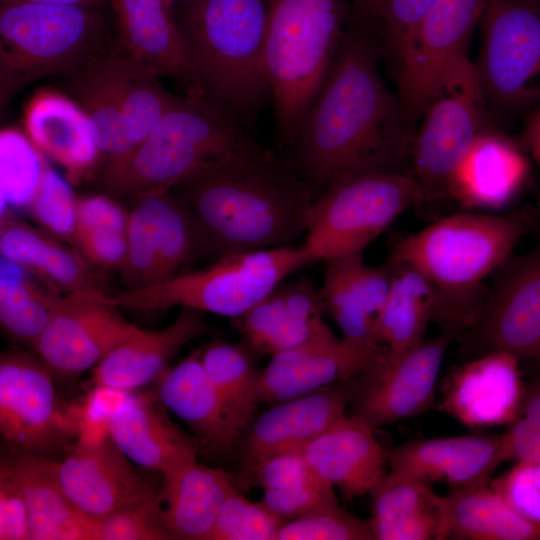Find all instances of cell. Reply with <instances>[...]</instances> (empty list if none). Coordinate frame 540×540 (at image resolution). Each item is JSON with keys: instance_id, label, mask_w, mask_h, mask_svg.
<instances>
[{"instance_id": "obj_5", "label": "cell", "mask_w": 540, "mask_h": 540, "mask_svg": "<svg viewBox=\"0 0 540 540\" xmlns=\"http://www.w3.org/2000/svg\"><path fill=\"white\" fill-rule=\"evenodd\" d=\"M256 144L206 96H178L144 141L106 162L101 183L114 196L136 199L171 191Z\"/></svg>"}, {"instance_id": "obj_15", "label": "cell", "mask_w": 540, "mask_h": 540, "mask_svg": "<svg viewBox=\"0 0 540 540\" xmlns=\"http://www.w3.org/2000/svg\"><path fill=\"white\" fill-rule=\"evenodd\" d=\"M138 327L95 293L60 296L36 352L52 376L69 380L95 367Z\"/></svg>"}, {"instance_id": "obj_60", "label": "cell", "mask_w": 540, "mask_h": 540, "mask_svg": "<svg viewBox=\"0 0 540 540\" xmlns=\"http://www.w3.org/2000/svg\"><path fill=\"white\" fill-rule=\"evenodd\" d=\"M167 1H168L169 3H171V4H174V2L177 1V0H167ZM187 1H188V0H187Z\"/></svg>"}, {"instance_id": "obj_41", "label": "cell", "mask_w": 540, "mask_h": 540, "mask_svg": "<svg viewBox=\"0 0 540 540\" xmlns=\"http://www.w3.org/2000/svg\"><path fill=\"white\" fill-rule=\"evenodd\" d=\"M47 163L27 135L8 128L0 133L1 212L27 208Z\"/></svg>"}, {"instance_id": "obj_27", "label": "cell", "mask_w": 540, "mask_h": 540, "mask_svg": "<svg viewBox=\"0 0 540 540\" xmlns=\"http://www.w3.org/2000/svg\"><path fill=\"white\" fill-rule=\"evenodd\" d=\"M201 349L160 376L159 397L163 405L184 421L196 441L210 453L227 455L243 434L208 377Z\"/></svg>"}, {"instance_id": "obj_26", "label": "cell", "mask_w": 540, "mask_h": 540, "mask_svg": "<svg viewBox=\"0 0 540 540\" xmlns=\"http://www.w3.org/2000/svg\"><path fill=\"white\" fill-rule=\"evenodd\" d=\"M325 262L319 289L324 313L336 322L343 337L378 342L374 327L390 287L391 264L370 266L364 261V251Z\"/></svg>"}, {"instance_id": "obj_9", "label": "cell", "mask_w": 540, "mask_h": 540, "mask_svg": "<svg viewBox=\"0 0 540 540\" xmlns=\"http://www.w3.org/2000/svg\"><path fill=\"white\" fill-rule=\"evenodd\" d=\"M425 202L410 170L340 178L314 200L304 244L316 261L364 251L400 214Z\"/></svg>"}, {"instance_id": "obj_39", "label": "cell", "mask_w": 540, "mask_h": 540, "mask_svg": "<svg viewBox=\"0 0 540 540\" xmlns=\"http://www.w3.org/2000/svg\"><path fill=\"white\" fill-rule=\"evenodd\" d=\"M5 259L0 276V325L11 340L36 351L55 310L59 295L45 293Z\"/></svg>"}, {"instance_id": "obj_24", "label": "cell", "mask_w": 540, "mask_h": 540, "mask_svg": "<svg viewBox=\"0 0 540 540\" xmlns=\"http://www.w3.org/2000/svg\"><path fill=\"white\" fill-rule=\"evenodd\" d=\"M323 313L319 290L302 277L280 283L234 320L253 354L273 356L328 329Z\"/></svg>"}, {"instance_id": "obj_17", "label": "cell", "mask_w": 540, "mask_h": 540, "mask_svg": "<svg viewBox=\"0 0 540 540\" xmlns=\"http://www.w3.org/2000/svg\"><path fill=\"white\" fill-rule=\"evenodd\" d=\"M58 475L71 502L92 519L157 493L107 434L73 444Z\"/></svg>"}, {"instance_id": "obj_48", "label": "cell", "mask_w": 540, "mask_h": 540, "mask_svg": "<svg viewBox=\"0 0 540 540\" xmlns=\"http://www.w3.org/2000/svg\"><path fill=\"white\" fill-rule=\"evenodd\" d=\"M518 513L540 524V461L519 460L504 474L490 481Z\"/></svg>"}, {"instance_id": "obj_36", "label": "cell", "mask_w": 540, "mask_h": 540, "mask_svg": "<svg viewBox=\"0 0 540 540\" xmlns=\"http://www.w3.org/2000/svg\"><path fill=\"white\" fill-rule=\"evenodd\" d=\"M369 495L373 540L437 539L439 495L432 484L389 471Z\"/></svg>"}, {"instance_id": "obj_20", "label": "cell", "mask_w": 540, "mask_h": 540, "mask_svg": "<svg viewBox=\"0 0 540 540\" xmlns=\"http://www.w3.org/2000/svg\"><path fill=\"white\" fill-rule=\"evenodd\" d=\"M507 261L475 326L487 351L540 362V247Z\"/></svg>"}, {"instance_id": "obj_19", "label": "cell", "mask_w": 540, "mask_h": 540, "mask_svg": "<svg viewBox=\"0 0 540 540\" xmlns=\"http://www.w3.org/2000/svg\"><path fill=\"white\" fill-rule=\"evenodd\" d=\"M117 36L113 46L157 74L183 95L206 96L187 52L173 4L167 0H111Z\"/></svg>"}, {"instance_id": "obj_47", "label": "cell", "mask_w": 540, "mask_h": 540, "mask_svg": "<svg viewBox=\"0 0 540 540\" xmlns=\"http://www.w3.org/2000/svg\"><path fill=\"white\" fill-rule=\"evenodd\" d=\"M437 0H389L380 31L381 59L395 78L407 42Z\"/></svg>"}, {"instance_id": "obj_38", "label": "cell", "mask_w": 540, "mask_h": 540, "mask_svg": "<svg viewBox=\"0 0 540 540\" xmlns=\"http://www.w3.org/2000/svg\"><path fill=\"white\" fill-rule=\"evenodd\" d=\"M245 345L212 341L201 350L202 365L231 418L243 433L255 417L259 372Z\"/></svg>"}, {"instance_id": "obj_50", "label": "cell", "mask_w": 540, "mask_h": 540, "mask_svg": "<svg viewBox=\"0 0 540 540\" xmlns=\"http://www.w3.org/2000/svg\"><path fill=\"white\" fill-rule=\"evenodd\" d=\"M73 244L91 265L122 270L127 256V232L77 225Z\"/></svg>"}, {"instance_id": "obj_16", "label": "cell", "mask_w": 540, "mask_h": 540, "mask_svg": "<svg viewBox=\"0 0 540 540\" xmlns=\"http://www.w3.org/2000/svg\"><path fill=\"white\" fill-rule=\"evenodd\" d=\"M385 346L373 341L337 338L330 328L309 341L272 356L259 372V403L282 402L366 370Z\"/></svg>"}, {"instance_id": "obj_37", "label": "cell", "mask_w": 540, "mask_h": 540, "mask_svg": "<svg viewBox=\"0 0 540 540\" xmlns=\"http://www.w3.org/2000/svg\"><path fill=\"white\" fill-rule=\"evenodd\" d=\"M389 263L392 266V279L375 321L374 336L388 350L403 352L424 340L429 322H437L440 295L435 286L416 269Z\"/></svg>"}, {"instance_id": "obj_51", "label": "cell", "mask_w": 540, "mask_h": 540, "mask_svg": "<svg viewBox=\"0 0 540 540\" xmlns=\"http://www.w3.org/2000/svg\"><path fill=\"white\" fill-rule=\"evenodd\" d=\"M317 478L301 452L288 450L264 459L251 473L246 486L263 490L283 489Z\"/></svg>"}, {"instance_id": "obj_21", "label": "cell", "mask_w": 540, "mask_h": 540, "mask_svg": "<svg viewBox=\"0 0 540 540\" xmlns=\"http://www.w3.org/2000/svg\"><path fill=\"white\" fill-rule=\"evenodd\" d=\"M348 392L325 387L279 402L247 427L242 446L239 484L243 487L253 470L267 457L302 448L346 416Z\"/></svg>"}, {"instance_id": "obj_34", "label": "cell", "mask_w": 540, "mask_h": 540, "mask_svg": "<svg viewBox=\"0 0 540 540\" xmlns=\"http://www.w3.org/2000/svg\"><path fill=\"white\" fill-rule=\"evenodd\" d=\"M235 488L228 473L196 459L163 477L164 519L172 539L209 540L219 509Z\"/></svg>"}, {"instance_id": "obj_52", "label": "cell", "mask_w": 540, "mask_h": 540, "mask_svg": "<svg viewBox=\"0 0 540 540\" xmlns=\"http://www.w3.org/2000/svg\"><path fill=\"white\" fill-rule=\"evenodd\" d=\"M0 540H29L25 496L14 472L3 459L0 465Z\"/></svg>"}, {"instance_id": "obj_25", "label": "cell", "mask_w": 540, "mask_h": 540, "mask_svg": "<svg viewBox=\"0 0 540 540\" xmlns=\"http://www.w3.org/2000/svg\"><path fill=\"white\" fill-rule=\"evenodd\" d=\"M209 331L204 312L181 308L169 326L159 330L138 328L115 347L94 367L91 384L113 391L139 388L161 376L181 348Z\"/></svg>"}, {"instance_id": "obj_28", "label": "cell", "mask_w": 540, "mask_h": 540, "mask_svg": "<svg viewBox=\"0 0 540 540\" xmlns=\"http://www.w3.org/2000/svg\"><path fill=\"white\" fill-rule=\"evenodd\" d=\"M24 126L31 142L66 170L67 180L79 182L96 166L101 153L93 127L71 97L37 93L25 109Z\"/></svg>"}, {"instance_id": "obj_49", "label": "cell", "mask_w": 540, "mask_h": 540, "mask_svg": "<svg viewBox=\"0 0 540 540\" xmlns=\"http://www.w3.org/2000/svg\"><path fill=\"white\" fill-rule=\"evenodd\" d=\"M262 502L285 521L338 504L334 487L319 478L275 490H263Z\"/></svg>"}, {"instance_id": "obj_6", "label": "cell", "mask_w": 540, "mask_h": 540, "mask_svg": "<svg viewBox=\"0 0 540 540\" xmlns=\"http://www.w3.org/2000/svg\"><path fill=\"white\" fill-rule=\"evenodd\" d=\"M352 19L345 0H267L264 67L281 148L323 87Z\"/></svg>"}, {"instance_id": "obj_54", "label": "cell", "mask_w": 540, "mask_h": 540, "mask_svg": "<svg viewBox=\"0 0 540 540\" xmlns=\"http://www.w3.org/2000/svg\"><path fill=\"white\" fill-rule=\"evenodd\" d=\"M540 461V431L516 419L504 432L502 461Z\"/></svg>"}, {"instance_id": "obj_8", "label": "cell", "mask_w": 540, "mask_h": 540, "mask_svg": "<svg viewBox=\"0 0 540 540\" xmlns=\"http://www.w3.org/2000/svg\"><path fill=\"white\" fill-rule=\"evenodd\" d=\"M313 262L316 259L305 244L230 254L160 282L96 295L118 308L148 312L180 306L234 319Z\"/></svg>"}, {"instance_id": "obj_44", "label": "cell", "mask_w": 540, "mask_h": 540, "mask_svg": "<svg viewBox=\"0 0 540 540\" xmlns=\"http://www.w3.org/2000/svg\"><path fill=\"white\" fill-rule=\"evenodd\" d=\"M161 492L94 520L95 540L172 539L164 519Z\"/></svg>"}, {"instance_id": "obj_30", "label": "cell", "mask_w": 540, "mask_h": 540, "mask_svg": "<svg viewBox=\"0 0 540 540\" xmlns=\"http://www.w3.org/2000/svg\"><path fill=\"white\" fill-rule=\"evenodd\" d=\"M107 435L134 464L165 477L196 459L197 441L150 404L126 396L111 411Z\"/></svg>"}, {"instance_id": "obj_2", "label": "cell", "mask_w": 540, "mask_h": 540, "mask_svg": "<svg viewBox=\"0 0 540 540\" xmlns=\"http://www.w3.org/2000/svg\"><path fill=\"white\" fill-rule=\"evenodd\" d=\"M172 190L216 259L291 246L307 232L315 200L290 161L259 144Z\"/></svg>"}, {"instance_id": "obj_57", "label": "cell", "mask_w": 540, "mask_h": 540, "mask_svg": "<svg viewBox=\"0 0 540 540\" xmlns=\"http://www.w3.org/2000/svg\"><path fill=\"white\" fill-rule=\"evenodd\" d=\"M523 144L540 168V105L527 120L523 131Z\"/></svg>"}, {"instance_id": "obj_46", "label": "cell", "mask_w": 540, "mask_h": 540, "mask_svg": "<svg viewBox=\"0 0 540 540\" xmlns=\"http://www.w3.org/2000/svg\"><path fill=\"white\" fill-rule=\"evenodd\" d=\"M275 540H373V535L369 520L336 504L286 521Z\"/></svg>"}, {"instance_id": "obj_18", "label": "cell", "mask_w": 540, "mask_h": 540, "mask_svg": "<svg viewBox=\"0 0 540 540\" xmlns=\"http://www.w3.org/2000/svg\"><path fill=\"white\" fill-rule=\"evenodd\" d=\"M519 359L491 350L457 367L442 382V409L470 428L510 426L525 393Z\"/></svg>"}, {"instance_id": "obj_29", "label": "cell", "mask_w": 540, "mask_h": 540, "mask_svg": "<svg viewBox=\"0 0 540 540\" xmlns=\"http://www.w3.org/2000/svg\"><path fill=\"white\" fill-rule=\"evenodd\" d=\"M1 459L22 487L29 540H95L94 520L83 514L62 488L59 461L15 447Z\"/></svg>"}, {"instance_id": "obj_22", "label": "cell", "mask_w": 540, "mask_h": 540, "mask_svg": "<svg viewBox=\"0 0 540 540\" xmlns=\"http://www.w3.org/2000/svg\"><path fill=\"white\" fill-rule=\"evenodd\" d=\"M503 441L504 433L415 439L387 451V462L390 471L458 489L489 479L503 462Z\"/></svg>"}, {"instance_id": "obj_32", "label": "cell", "mask_w": 540, "mask_h": 540, "mask_svg": "<svg viewBox=\"0 0 540 540\" xmlns=\"http://www.w3.org/2000/svg\"><path fill=\"white\" fill-rule=\"evenodd\" d=\"M0 252L3 259L35 273L53 289L68 293H103L108 290L89 263L59 239L1 212Z\"/></svg>"}, {"instance_id": "obj_53", "label": "cell", "mask_w": 540, "mask_h": 540, "mask_svg": "<svg viewBox=\"0 0 540 540\" xmlns=\"http://www.w3.org/2000/svg\"><path fill=\"white\" fill-rule=\"evenodd\" d=\"M128 219L129 214L108 196L90 195L77 200L76 226L127 232Z\"/></svg>"}, {"instance_id": "obj_14", "label": "cell", "mask_w": 540, "mask_h": 540, "mask_svg": "<svg viewBox=\"0 0 540 540\" xmlns=\"http://www.w3.org/2000/svg\"><path fill=\"white\" fill-rule=\"evenodd\" d=\"M452 337L442 332L403 352L385 346L355 376L360 385L352 397L353 415L376 428L428 410L435 401L438 375Z\"/></svg>"}, {"instance_id": "obj_13", "label": "cell", "mask_w": 540, "mask_h": 540, "mask_svg": "<svg viewBox=\"0 0 540 540\" xmlns=\"http://www.w3.org/2000/svg\"><path fill=\"white\" fill-rule=\"evenodd\" d=\"M489 0H437L409 38L395 80L408 125L422 118L466 45Z\"/></svg>"}, {"instance_id": "obj_56", "label": "cell", "mask_w": 540, "mask_h": 540, "mask_svg": "<svg viewBox=\"0 0 540 540\" xmlns=\"http://www.w3.org/2000/svg\"><path fill=\"white\" fill-rule=\"evenodd\" d=\"M531 427L540 430V378L525 387L518 417Z\"/></svg>"}, {"instance_id": "obj_33", "label": "cell", "mask_w": 540, "mask_h": 540, "mask_svg": "<svg viewBox=\"0 0 540 540\" xmlns=\"http://www.w3.org/2000/svg\"><path fill=\"white\" fill-rule=\"evenodd\" d=\"M436 540H540V524L518 513L489 479L439 495Z\"/></svg>"}, {"instance_id": "obj_61", "label": "cell", "mask_w": 540, "mask_h": 540, "mask_svg": "<svg viewBox=\"0 0 540 540\" xmlns=\"http://www.w3.org/2000/svg\"><path fill=\"white\" fill-rule=\"evenodd\" d=\"M540 247V246H539Z\"/></svg>"}, {"instance_id": "obj_55", "label": "cell", "mask_w": 540, "mask_h": 540, "mask_svg": "<svg viewBox=\"0 0 540 540\" xmlns=\"http://www.w3.org/2000/svg\"><path fill=\"white\" fill-rule=\"evenodd\" d=\"M389 0H353L352 22L365 28L380 39L385 8Z\"/></svg>"}, {"instance_id": "obj_4", "label": "cell", "mask_w": 540, "mask_h": 540, "mask_svg": "<svg viewBox=\"0 0 540 540\" xmlns=\"http://www.w3.org/2000/svg\"><path fill=\"white\" fill-rule=\"evenodd\" d=\"M266 23L267 0H188L178 21L206 97L244 129L272 101Z\"/></svg>"}, {"instance_id": "obj_23", "label": "cell", "mask_w": 540, "mask_h": 540, "mask_svg": "<svg viewBox=\"0 0 540 540\" xmlns=\"http://www.w3.org/2000/svg\"><path fill=\"white\" fill-rule=\"evenodd\" d=\"M374 429L354 415L345 416L298 450L317 478L348 499L360 497L386 475L387 451Z\"/></svg>"}, {"instance_id": "obj_7", "label": "cell", "mask_w": 540, "mask_h": 540, "mask_svg": "<svg viewBox=\"0 0 540 540\" xmlns=\"http://www.w3.org/2000/svg\"><path fill=\"white\" fill-rule=\"evenodd\" d=\"M95 8L0 1V108L31 83L65 76L103 50Z\"/></svg>"}, {"instance_id": "obj_1", "label": "cell", "mask_w": 540, "mask_h": 540, "mask_svg": "<svg viewBox=\"0 0 540 540\" xmlns=\"http://www.w3.org/2000/svg\"><path fill=\"white\" fill-rule=\"evenodd\" d=\"M377 35L353 22L332 69L302 119L286 157L315 199L334 181L361 173L408 171L415 130L383 82Z\"/></svg>"}, {"instance_id": "obj_59", "label": "cell", "mask_w": 540, "mask_h": 540, "mask_svg": "<svg viewBox=\"0 0 540 540\" xmlns=\"http://www.w3.org/2000/svg\"><path fill=\"white\" fill-rule=\"evenodd\" d=\"M540 13V0H514Z\"/></svg>"}, {"instance_id": "obj_42", "label": "cell", "mask_w": 540, "mask_h": 540, "mask_svg": "<svg viewBox=\"0 0 540 540\" xmlns=\"http://www.w3.org/2000/svg\"><path fill=\"white\" fill-rule=\"evenodd\" d=\"M169 191L144 195L129 213L127 256L122 268L126 288L152 282L157 257L159 223Z\"/></svg>"}, {"instance_id": "obj_58", "label": "cell", "mask_w": 540, "mask_h": 540, "mask_svg": "<svg viewBox=\"0 0 540 540\" xmlns=\"http://www.w3.org/2000/svg\"><path fill=\"white\" fill-rule=\"evenodd\" d=\"M0 1H20V2L77 5V6L89 7V8H95V9L107 3H111V0H0Z\"/></svg>"}, {"instance_id": "obj_31", "label": "cell", "mask_w": 540, "mask_h": 540, "mask_svg": "<svg viewBox=\"0 0 540 540\" xmlns=\"http://www.w3.org/2000/svg\"><path fill=\"white\" fill-rule=\"evenodd\" d=\"M528 174L523 152L489 129L477 137L454 172L448 198L469 209H497L511 201Z\"/></svg>"}, {"instance_id": "obj_11", "label": "cell", "mask_w": 540, "mask_h": 540, "mask_svg": "<svg viewBox=\"0 0 540 540\" xmlns=\"http://www.w3.org/2000/svg\"><path fill=\"white\" fill-rule=\"evenodd\" d=\"M479 23L475 70L488 112L514 116L540 105V13L514 0H489Z\"/></svg>"}, {"instance_id": "obj_45", "label": "cell", "mask_w": 540, "mask_h": 540, "mask_svg": "<svg viewBox=\"0 0 540 540\" xmlns=\"http://www.w3.org/2000/svg\"><path fill=\"white\" fill-rule=\"evenodd\" d=\"M77 200L68 180L48 164L27 209L32 218L54 238L73 243Z\"/></svg>"}, {"instance_id": "obj_10", "label": "cell", "mask_w": 540, "mask_h": 540, "mask_svg": "<svg viewBox=\"0 0 540 540\" xmlns=\"http://www.w3.org/2000/svg\"><path fill=\"white\" fill-rule=\"evenodd\" d=\"M475 65L463 56L444 77L414 133L410 172L427 201L448 198L451 179L479 135L491 129Z\"/></svg>"}, {"instance_id": "obj_3", "label": "cell", "mask_w": 540, "mask_h": 540, "mask_svg": "<svg viewBox=\"0 0 540 540\" xmlns=\"http://www.w3.org/2000/svg\"><path fill=\"white\" fill-rule=\"evenodd\" d=\"M524 225L519 215H451L399 239L389 262L416 269L435 286L441 302L437 323L454 336L479 320L485 303L476 293L509 259Z\"/></svg>"}, {"instance_id": "obj_43", "label": "cell", "mask_w": 540, "mask_h": 540, "mask_svg": "<svg viewBox=\"0 0 540 540\" xmlns=\"http://www.w3.org/2000/svg\"><path fill=\"white\" fill-rule=\"evenodd\" d=\"M285 522L262 501L252 502L235 488L223 501L209 540H275Z\"/></svg>"}, {"instance_id": "obj_35", "label": "cell", "mask_w": 540, "mask_h": 540, "mask_svg": "<svg viewBox=\"0 0 540 540\" xmlns=\"http://www.w3.org/2000/svg\"><path fill=\"white\" fill-rule=\"evenodd\" d=\"M71 97L85 112L106 162L133 148L110 45L63 76Z\"/></svg>"}, {"instance_id": "obj_12", "label": "cell", "mask_w": 540, "mask_h": 540, "mask_svg": "<svg viewBox=\"0 0 540 540\" xmlns=\"http://www.w3.org/2000/svg\"><path fill=\"white\" fill-rule=\"evenodd\" d=\"M0 432L11 447L52 459L67 453L80 432L48 368L24 351L0 356Z\"/></svg>"}, {"instance_id": "obj_40", "label": "cell", "mask_w": 540, "mask_h": 540, "mask_svg": "<svg viewBox=\"0 0 540 540\" xmlns=\"http://www.w3.org/2000/svg\"><path fill=\"white\" fill-rule=\"evenodd\" d=\"M122 107L133 147L144 141L177 99L160 75L110 45Z\"/></svg>"}]
</instances>
